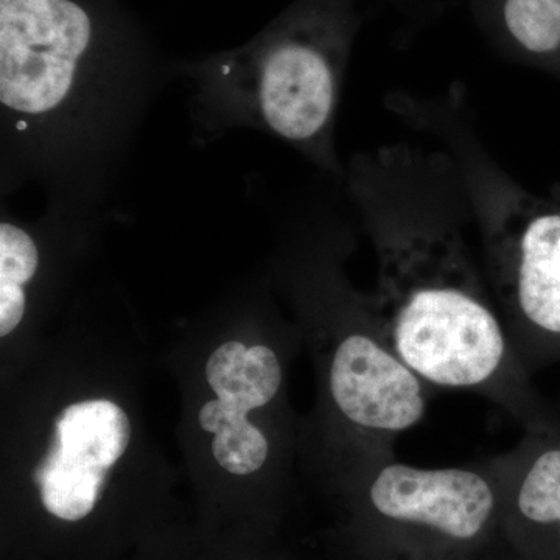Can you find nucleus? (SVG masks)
<instances>
[{"mask_svg":"<svg viewBox=\"0 0 560 560\" xmlns=\"http://www.w3.org/2000/svg\"><path fill=\"white\" fill-rule=\"evenodd\" d=\"M120 0H0V189L98 213L168 80Z\"/></svg>","mask_w":560,"mask_h":560,"instance_id":"nucleus-1","label":"nucleus"},{"mask_svg":"<svg viewBox=\"0 0 560 560\" xmlns=\"http://www.w3.org/2000/svg\"><path fill=\"white\" fill-rule=\"evenodd\" d=\"M378 249L374 305L399 359L430 388L492 401L525 433H560V412L530 381L459 238L411 232Z\"/></svg>","mask_w":560,"mask_h":560,"instance_id":"nucleus-2","label":"nucleus"},{"mask_svg":"<svg viewBox=\"0 0 560 560\" xmlns=\"http://www.w3.org/2000/svg\"><path fill=\"white\" fill-rule=\"evenodd\" d=\"M359 25L355 0H294L243 46L173 62L191 90L195 140L259 130L338 172L331 136Z\"/></svg>","mask_w":560,"mask_h":560,"instance_id":"nucleus-3","label":"nucleus"},{"mask_svg":"<svg viewBox=\"0 0 560 560\" xmlns=\"http://www.w3.org/2000/svg\"><path fill=\"white\" fill-rule=\"evenodd\" d=\"M374 560H475L501 536L499 485L488 460L422 469L396 455L353 471Z\"/></svg>","mask_w":560,"mask_h":560,"instance_id":"nucleus-4","label":"nucleus"},{"mask_svg":"<svg viewBox=\"0 0 560 560\" xmlns=\"http://www.w3.org/2000/svg\"><path fill=\"white\" fill-rule=\"evenodd\" d=\"M501 319L523 366L560 363V212H540L490 246Z\"/></svg>","mask_w":560,"mask_h":560,"instance_id":"nucleus-5","label":"nucleus"},{"mask_svg":"<svg viewBox=\"0 0 560 560\" xmlns=\"http://www.w3.org/2000/svg\"><path fill=\"white\" fill-rule=\"evenodd\" d=\"M130 440V419L114 401H77L65 408L35 475L46 511L65 522L86 518Z\"/></svg>","mask_w":560,"mask_h":560,"instance_id":"nucleus-6","label":"nucleus"},{"mask_svg":"<svg viewBox=\"0 0 560 560\" xmlns=\"http://www.w3.org/2000/svg\"><path fill=\"white\" fill-rule=\"evenodd\" d=\"M206 381L217 399L202 405L201 429L215 434L213 458L234 475L259 471L270 456V442L248 412L267 407L282 386V363L267 345L228 341L213 350L206 363Z\"/></svg>","mask_w":560,"mask_h":560,"instance_id":"nucleus-7","label":"nucleus"},{"mask_svg":"<svg viewBox=\"0 0 560 560\" xmlns=\"http://www.w3.org/2000/svg\"><path fill=\"white\" fill-rule=\"evenodd\" d=\"M488 464L500 490L501 536L523 560H560V433H525Z\"/></svg>","mask_w":560,"mask_h":560,"instance_id":"nucleus-8","label":"nucleus"},{"mask_svg":"<svg viewBox=\"0 0 560 560\" xmlns=\"http://www.w3.org/2000/svg\"><path fill=\"white\" fill-rule=\"evenodd\" d=\"M490 32L536 61L560 62V0H478Z\"/></svg>","mask_w":560,"mask_h":560,"instance_id":"nucleus-9","label":"nucleus"},{"mask_svg":"<svg viewBox=\"0 0 560 560\" xmlns=\"http://www.w3.org/2000/svg\"><path fill=\"white\" fill-rule=\"evenodd\" d=\"M475 560H523L521 556L517 555L508 541L504 540L503 536H500L499 539L493 541L492 545L482 552L481 556H478Z\"/></svg>","mask_w":560,"mask_h":560,"instance_id":"nucleus-10","label":"nucleus"},{"mask_svg":"<svg viewBox=\"0 0 560 560\" xmlns=\"http://www.w3.org/2000/svg\"><path fill=\"white\" fill-rule=\"evenodd\" d=\"M366 560H374V559H368V558H366Z\"/></svg>","mask_w":560,"mask_h":560,"instance_id":"nucleus-11","label":"nucleus"}]
</instances>
